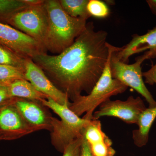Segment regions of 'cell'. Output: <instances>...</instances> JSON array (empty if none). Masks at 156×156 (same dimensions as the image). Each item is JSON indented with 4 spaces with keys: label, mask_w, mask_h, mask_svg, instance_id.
Instances as JSON below:
<instances>
[{
    "label": "cell",
    "mask_w": 156,
    "mask_h": 156,
    "mask_svg": "<svg viewBox=\"0 0 156 156\" xmlns=\"http://www.w3.org/2000/svg\"><path fill=\"white\" fill-rule=\"evenodd\" d=\"M107 36L106 31L95 30L93 23L89 22L63 52L42 53L32 60L72 101L83 92L89 94L101 76L113 47L107 42Z\"/></svg>",
    "instance_id": "cell-1"
},
{
    "label": "cell",
    "mask_w": 156,
    "mask_h": 156,
    "mask_svg": "<svg viewBox=\"0 0 156 156\" xmlns=\"http://www.w3.org/2000/svg\"><path fill=\"white\" fill-rule=\"evenodd\" d=\"M48 27L45 39L46 50L59 53L72 44L87 26V20L74 18L64 11L58 0H45Z\"/></svg>",
    "instance_id": "cell-2"
},
{
    "label": "cell",
    "mask_w": 156,
    "mask_h": 156,
    "mask_svg": "<svg viewBox=\"0 0 156 156\" xmlns=\"http://www.w3.org/2000/svg\"><path fill=\"white\" fill-rule=\"evenodd\" d=\"M41 102L60 118V120L52 118L51 140L55 148L63 153L69 144L83 136L84 129L91 121L76 115L69 108L68 104H59L50 98Z\"/></svg>",
    "instance_id": "cell-3"
},
{
    "label": "cell",
    "mask_w": 156,
    "mask_h": 156,
    "mask_svg": "<svg viewBox=\"0 0 156 156\" xmlns=\"http://www.w3.org/2000/svg\"><path fill=\"white\" fill-rule=\"evenodd\" d=\"M113 47L106 66L101 76L95 87L87 95H80L70 102L69 107L79 116L83 114L84 119L91 121L95 109L101 104L110 99L112 96L121 94L127 90L128 87L112 77L110 67V60Z\"/></svg>",
    "instance_id": "cell-4"
},
{
    "label": "cell",
    "mask_w": 156,
    "mask_h": 156,
    "mask_svg": "<svg viewBox=\"0 0 156 156\" xmlns=\"http://www.w3.org/2000/svg\"><path fill=\"white\" fill-rule=\"evenodd\" d=\"M44 2L37 5L27 6L11 14L4 23L27 35L44 47L48 20Z\"/></svg>",
    "instance_id": "cell-5"
},
{
    "label": "cell",
    "mask_w": 156,
    "mask_h": 156,
    "mask_svg": "<svg viewBox=\"0 0 156 156\" xmlns=\"http://www.w3.org/2000/svg\"><path fill=\"white\" fill-rule=\"evenodd\" d=\"M112 52L110 67L112 77L130 87L145 98L149 105V107L156 106V101L151 92L146 87L142 76L141 64L147 59L144 54L136 58V62L128 64L120 61Z\"/></svg>",
    "instance_id": "cell-6"
},
{
    "label": "cell",
    "mask_w": 156,
    "mask_h": 156,
    "mask_svg": "<svg viewBox=\"0 0 156 156\" xmlns=\"http://www.w3.org/2000/svg\"><path fill=\"white\" fill-rule=\"evenodd\" d=\"M0 45L26 58L46 53L44 47L36 40L11 26L0 22Z\"/></svg>",
    "instance_id": "cell-7"
},
{
    "label": "cell",
    "mask_w": 156,
    "mask_h": 156,
    "mask_svg": "<svg viewBox=\"0 0 156 156\" xmlns=\"http://www.w3.org/2000/svg\"><path fill=\"white\" fill-rule=\"evenodd\" d=\"M146 108L139 96L134 98L131 95L125 101L109 99L101 104L98 110L94 112L92 120H98L102 117H112L127 124L137 125L140 115Z\"/></svg>",
    "instance_id": "cell-8"
},
{
    "label": "cell",
    "mask_w": 156,
    "mask_h": 156,
    "mask_svg": "<svg viewBox=\"0 0 156 156\" xmlns=\"http://www.w3.org/2000/svg\"><path fill=\"white\" fill-rule=\"evenodd\" d=\"M12 103L34 131H52L53 117L41 101L14 98Z\"/></svg>",
    "instance_id": "cell-9"
},
{
    "label": "cell",
    "mask_w": 156,
    "mask_h": 156,
    "mask_svg": "<svg viewBox=\"0 0 156 156\" xmlns=\"http://www.w3.org/2000/svg\"><path fill=\"white\" fill-rule=\"evenodd\" d=\"M12 101L0 107V140H14L35 132L23 119Z\"/></svg>",
    "instance_id": "cell-10"
},
{
    "label": "cell",
    "mask_w": 156,
    "mask_h": 156,
    "mask_svg": "<svg viewBox=\"0 0 156 156\" xmlns=\"http://www.w3.org/2000/svg\"><path fill=\"white\" fill-rule=\"evenodd\" d=\"M26 80L30 82L38 91L61 105L70 103L68 96L53 84L44 71L31 59L27 62Z\"/></svg>",
    "instance_id": "cell-11"
},
{
    "label": "cell",
    "mask_w": 156,
    "mask_h": 156,
    "mask_svg": "<svg viewBox=\"0 0 156 156\" xmlns=\"http://www.w3.org/2000/svg\"><path fill=\"white\" fill-rule=\"evenodd\" d=\"M145 50L147 59L156 57V27L142 35L134 34L131 41L122 48L116 47L113 53L119 60L127 63L130 56Z\"/></svg>",
    "instance_id": "cell-12"
},
{
    "label": "cell",
    "mask_w": 156,
    "mask_h": 156,
    "mask_svg": "<svg viewBox=\"0 0 156 156\" xmlns=\"http://www.w3.org/2000/svg\"><path fill=\"white\" fill-rule=\"evenodd\" d=\"M83 135L89 144L92 156H115L116 151L112 147V142L102 130L99 120H91L84 129Z\"/></svg>",
    "instance_id": "cell-13"
},
{
    "label": "cell",
    "mask_w": 156,
    "mask_h": 156,
    "mask_svg": "<svg viewBox=\"0 0 156 156\" xmlns=\"http://www.w3.org/2000/svg\"><path fill=\"white\" fill-rule=\"evenodd\" d=\"M156 119V106L147 108L140 115L137 125L138 129L132 132L134 144L139 147L147 144L151 128Z\"/></svg>",
    "instance_id": "cell-14"
},
{
    "label": "cell",
    "mask_w": 156,
    "mask_h": 156,
    "mask_svg": "<svg viewBox=\"0 0 156 156\" xmlns=\"http://www.w3.org/2000/svg\"><path fill=\"white\" fill-rule=\"evenodd\" d=\"M8 88L12 97L40 101L48 98L46 95L38 91L30 82L25 79L17 80Z\"/></svg>",
    "instance_id": "cell-15"
},
{
    "label": "cell",
    "mask_w": 156,
    "mask_h": 156,
    "mask_svg": "<svg viewBox=\"0 0 156 156\" xmlns=\"http://www.w3.org/2000/svg\"><path fill=\"white\" fill-rule=\"evenodd\" d=\"M89 2V0H59L61 7L70 16L87 20L91 17L87 9Z\"/></svg>",
    "instance_id": "cell-16"
},
{
    "label": "cell",
    "mask_w": 156,
    "mask_h": 156,
    "mask_svg": "<svg viewBox=\"0 0 156 156\" xmlns=\"http://www.w3.org/2000/svg\"><path fill=\"white\" fill-rule=\"evenodd\" d=\"M28 59L30 58L19 56L0 45V64L14 66L24 71L25 73L27 62Z\"/></svg>",
    "instance_id": "cell-17"
},
{
    "label": "cell",
    "mask_w": 156,
    "mask_h": 156,
    "mask_svg": "<svg viewBox=\"0 0 156 156\" xmlns=\"http://www.w3.org/2000/svg\"><path fill=\"white\" fill-rule=\"evenodd\" d=\"M25 79V72L14 66L0 64V86L8 87L15 81Z\"/></svg>",
    "instance_id": "cell-18"
},
{
    "label": "cell",
    "mask_w": 156,
    "mask_h": 156,
    "mask_svg": "<svg viewBox=\"0 0 156 156\" xmlns=\"http://www.w3.org/2000/svg\"><path fill=\"white\" fill-rule=\"evenodd\" d=\"M27 6L23 0H0V22Z\"/></svg>",
    "instance_id": "cell-19"
},
{
    "label": "cell",
    "mask_w": 156,
    "mask_h": 156,
    "mask_svg": "<svg viewBox=\"0 0 156 156\" xmlns=\"http://www.w3.org/2000/svg\"><path fill=\"white\" fill-rule=\"evenodd\" d=\"M87 9L90 16L97 18H105L110 13L107 5L99 0H89Z\"/></svg>",
    "instance_id": "cell-20"
},
{
    "label": "cell",
    "mask_w": 156,
    "mask_h": 156,
    "mask_svg": "<svg viewBox=\"0 0 156 156\" xmlns=\"http://www.w3.org/2000/svg\"><path fill=\"white\" fill-rule=\"evenodd\" d=\"M83 135L69 144L63 152L62 156H80Z\"/></svg>",
    "instance_id": "cell-21"
},
{
    "label": "cell",
    "mask_w": 156,
    "mask_h": 156,
    "mask_svg": "<svg viewBox=\"0 0 156 156\" xmlns=\"http://www.w3.org/2000/svg\"><path fill=\"white\" fill-rule=\"evenodd\" d=\"M14 98L10 95L8 87L0 86V107L11 103Z\"/></svg>",
    "instance_id": "cell-22"
},
{
    "label": "cell",
    "mask_w": 156,
    "mask_h": 156,
    "mask_svg": "<svg viewBox=\"0 0 156 156\" xmlns=\"http://www.w3.org/2000/svg\"><path fill=\"white\" fill-rule=\"evenodd\" d=\"M142 76L144 78V83H146L151 86L156 84V63L147 71L143 72Z\"/></svg>",
    "instance_id": "cell-23"
},
{
    "label": "cell",
    "mask_w": 156,
    "mask_h": 156,
    "mask_svg": "<svg viewBox=\"0 0 156 156\" xmlns=\"http://www.w3.org/2000/svg\"><path fill=\"white\" fill-rule=\"evenodd\" d=\"M80 156H93L88 142L83 135V140L81 147Z\"/></svg>",
    "instance_id": "cell-24"
},
{
    "label": "cell",
    "mask_w": 156,
    "mask_h": 156,
    "mask_svg": "<svg viewBox=\"0 0 156 156\" xmlns=\"http://www.w3.org/2000/svg\"><path fill=\"white\" fill-rule=\"evenodd\" d=\"M146 2L152 13L156 15V0H147Z\"/></svg>",
    "instance_id": "cell-25"
},
{
    "label": "cell",
    "mask_w": 156,
    "mask_h": 156,
    "mask_svg": "<svg viewBox=\"0 0 156 156\" xmlns=\"http://www.w3.org/2000/svg\"><path fill=\"white\" fill-rule=\"evenodd\" d=\"M28 6H34L41 5L44 2V0H23Z\"/></svg>",
    "instance_id": "cell-26"
}]
</instances>
